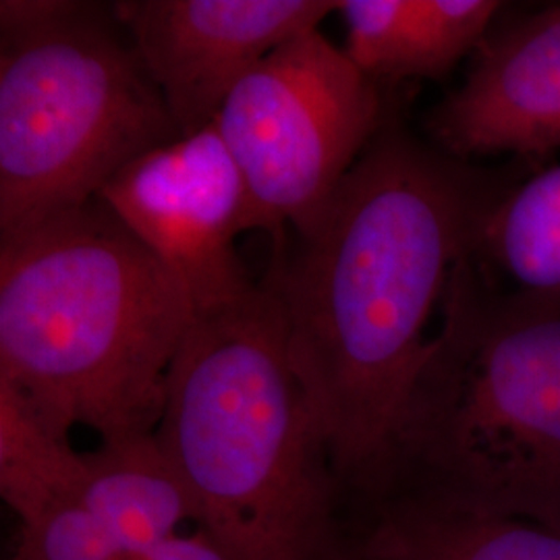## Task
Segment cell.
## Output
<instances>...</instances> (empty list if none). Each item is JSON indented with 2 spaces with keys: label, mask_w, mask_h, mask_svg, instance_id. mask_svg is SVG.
I'll list each match as a JSON object with an SVG mask.
<instances>
[{
  "label": "cell",
  "mask_w": 560,
  "mask_h": 560,
  "mask_svg": "<svg viewBox=\"0 0 560 560\" xmlns=\"http://www.w3.org/2000/svg\"><path fill=\"white\" fill-rule=\"evenodd\" d=\"M499 189L381 129L316 226L275 261L291 361L340 488L372 480L418 376L425 328Z\"/></svg>",
  "instance_id": "obj_1"
},
{
  "label": "cell",
  "mask_w": 560,
  "mask_h": 560,
  "mask_svg": "<svg viewBox=\"0 0 560 560\" xmlns=\"http://www.w3.org/2000/svg\"><path fill=\"white\" fill-rule=\"evenodd\" d=\"M194 303L102 203L0 237V381L60 439L154 434Z\"/></svg>",
  "instance_id": "obj_2"
},
{
  "label": "cell",
  "mask_w": 560,
  "mask_h": 560,
  "mask_svg": "<svg viewBox=\"0 0 560 560\" xmlns=\"http://www.w3.org/2000/svg\"><path fill=\"white\" fill-rule=\"evenodd\" d=\"M154 434L196 527L241 560H337L340 483L270 280L196 314L171 361Z\"/></svg>",
  "instance_id": "obj_3"
},
{
  "label": "cell",
  "mask_w": 560,
  "mask_h": 560,
  "mask_svg": "<svg viewBox=\"0 0 560 560\" xmlns=\"http://www.w3.org/2000/svg\"><path fill=\"white\" fill-rule=\"evenodd\" d=\"M365 499L411 494L560 529V295L455 268Z\"/></svg>",
  "instance_id": "obj_4"
},
{
  "label": "cell",
  "mask_w": 560,
  "mask_h": 560,
  "mask_svg": "<svg viewBox=\"0 0 560 560\" xmlns=\"http://www.w3.org/2000/svg\"><path fill=\"white\" fill-rule=\"evenodd\" d=\"M179 138L110 4L2 42L0 237L98 200L125 166Z\"/></svg>",
  "instance_id": "obj_5"
},
{
  "label": "cell",
  "mask_w": 560,
  "mask_h": 560,
  "mask_svg": "<svg viewBox=\"0 0 560 560\" xmlns=\"http://www.w3.org/2000/svg\"><path fill=\"white\" fill-rule=\"evenodd\" d=\"M378 83L320 30L247 73L214 120L240 166L249 231L303 235L381 131Z\"/></svg>",
  "instance_id": "obj_6"
},
{
  "label": "cell",
  "mask_w": 560,
  "mask_h": 560,
  "mask_svg": "<svg viewBox=\"0 0 560 560\" xmlns=\"http://www.w3.org/2000/svg\"><path fill=\"white\" fill-rule=\"evenodd\" d=\"M98 200L179 280L196 314L256 287L235 252L249 231L247 189L214 122L145 152Z\"/></svg>",
  "instance_id": "obj_7"
},
{
  "label": "cell",
  "mask_w": 560,
  "mask_h": 560,
  "mask_svg": "<svg viewBox=\"0 0 560 560\" xmlns=\"http://www.w3.org/2000/svg\"><path fill=\"white\" fill-rule=\"evenodd\" d=\"M113 13L189 138L261 60L339 9L328 0H120Z\"/></svg>",
  "instance_id": "obj_8"
},
{
  "label": "cell",
  "mask_w": 560,
  "mask_h": 560,
  "mask_svg": "<svg viewBox=\"0 0 560 560\" xmlns=\"http://www.w3.org/2000/svg\"><path fill=\"white\" fill-rule=\"evenodd\" d=\"M432 145L467 162L560 150V4L490 32L430 117Z\"/></svg>",
  "instance_id": "obj_9"
},
{
  "label": "cell",
  "mask_w": 560,
  "mask_h": 560,
  "mask_svg": "<svg viewBox=\"0 0 560 560\" xmlns=\"http://www.w3.org/2000/svg\"><path fill=\"white\" fill-rule=\"evenodd\" d=\"M497 0H342L345 55L370 80L441 78L480 48Z\"/></svg>",
  "instance_id": "obj_10"
},
{
  "label": "cell",
  "mask_w": 560,
  "mask_h": 560,
  "mask_svg": "<svg viewBox=\"0 0 560 560\" xmlns=\"http://www.w3.org/2000/svg\"><path fill=\"white\" fill-rule=\"evenodd\" d=\"M372 511L358 560H560V529L453 502L390 494Z\"/></svg>",
  "instance_id": "obj_11"
},
{
  "label": "cell",
  "mask_w": 560,
  "mask_h": 560,
  "mask_svg": "<svg viewBox=\"0 0 560 560\" xmlns=\"http://www.w3.org/2000/svg\"><path fill=\"white\" fill-rule=\"evenodd\" d=\"M81 502L101 521L120 555H145L196 523V509L156 434L101 441L88 453Z\"/></svg>",
  "instance_id": "obj_12"
},
{
  "label": "cell",
  "mask_w": 560,
  "mask_h": 560,
  "mask_svg": "<svg viewBox=\"0 0 560 560\" xmlns=\"http://www.w3.org/2000/svg\"><path fill=\"white\" fill-rule=\"evenodd\" d=\"M471 258L501 272L511 291L560 295V164L494 196Z\"/></svg>",
  "instance_id": "obj_13"
},
{
  "label": "cell",
  "mask_w": 560,
  "mask_h": 560,
  "mask_svg": "<svg viewBox=\"0 0 560 560\" xmlns=\"http://www.w3.org/2000/svg\"><path fill=\"white\" fill-rule=\"evenodd\" d=\"M88 480V453L42 423L0 381V497L20 523L78 499Z\"/></svg>",
  "instance_id": "obj_14"
},
{
  "label": "cell",
  "mask_w": 560,
  "mask_h": 560,
  "mask_svg": "<svg viewBox=\"0 0 560 560\" xmlns=\"http://www.w3.org/2000/svg\"><path fill=\"white\" fill-rule=\"evenodd\" d=\"M120 555L94 513L78 499L60 502L32 521L20 523L7 560H117Z\"/></svg>",
  "instance_id": "obj_15"
},
{
  "label": "cell",
  "mask_w": 560,
  "mask_h": 560,
  "mask_svg": "<svg viewBox=\"0 0 560 560\" xmlns=\"http://www.w3.org/2000/svg\"><path fill=\"white\" fill-rule=\"evenodd\" d=\"M85 2L80 0H2L0 42L30 36L75 15Z\"/></svg>",
  "instance_id": "obj_16"
},
{
  "label": "cell",
  "mask_w": 560,
  "mask_h": 560,
  "mask_svg": "<svg viewBox=\"0 0 560 560\" xmlns=\"http://www.w3.org/2000/svg\"><path fill=\"white\" fill-rule=\"evenodd\" d=\"M117 560H241L233 550L196 527L191 534H177L145 555H125Z\"/></svg>",
  "instance_id": "obj_17"
}]
</instances>
